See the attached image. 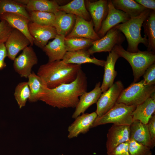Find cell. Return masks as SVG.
<instances>
[{"instance_id":"obj_17","label":"cell","mask_w":155,"mask_h":155,"mask_svg":"<svg viewBox=\"0 0 155 155\" xmlns=\"http://www.w3.org/2000/svg\"><path fill=\"white\" fill-rule=\"evenodd\" d=\"M0 20L5 21L13 28L22 32L30 40V45H33L34 39L30 35L28 27L30 22L29 19L19 13L6 12L0 16Z\"/></svg>"},{"instance_id":"obj_22","label":"cell","mask_w":155,"mask_h":155,"mask_svg":"<svg viewBox=\"0 0 155 155\" xmlns=\"http://www.w3.org/2000/svg\"><path fill=\"white\" fill-rule=\"evenodd\" d=\"M129 138L150 149L154 147L152 142L148 124L139 121H133L130 125Z\"/></svg>"},{"instance_id":"obj_27","label":"cell","mask_w":155,"mask_h":155,"mask_svg":"<svg viewBox=\"0 0 155 155\" xmlns=\"http://www.w3.org/2000/svg\"><path fill=\"white\" fill-rule=\"evenodd\" d=\"M59 10L78 16L88 21L91 20L84 0H73L66 4L59 6Z\"/></svg>"},{"instance_id":"obj_19","label":"cell","mask_w":155,"mask_h":155,"mask_svg":"<svg viewBox=\"0 0 155 155\" xmlns=\"http://www.w3.org/2000/svg\"><path fill=\"white\" fill-rule=\"evenodd\" d=\"M91 55L87 49L67 51L62 60L67 64L81 65L86 63H91L104 67L105 61L92 57Z\"/></svg>"},{"instance_id":"obj_4","label":"cell","mask_w":155,"mask_h":155,"mask_svg":"<svg viewBox=\"0 0 155 155\" xmlns=\"http://www.w3.org/2000/svg\"><path fill=\"white\" fill-rule=\"evenodd\" d=\"M113 49L119 57L123 58L131 67L134 76L133 83L136 82L142 76L147 68L155 63L154 52L148 51L133 53L125 50L121 45H116Z\"/></svg>"},{"instance_id":"obj_31","label":"cell","mask_w":155,"mask_h":155,"mask_svg":"<svg viewBox=\"0 0 155 155\" xmlns=\"http://www.w3.org/2000/svg\"><path fill=\"white\" fill-rule=\"evenodd\" d=\"M94 41L90 39L81 37L65 38V44L67 51H74L87 49L92 46Z\"/></svg>"},{"instance_id":"obj_12","label":"cell","mask_w":155,"mask_h":155,"mask_svg":"<svg viewBox=\"0 0 155 155\" xmlns=\"http://www.w3.org/2000/svg\"><path fill=\"white\" fill-rule=\"evenodd\" d=\"M5 45L7 51V57L13 61L18 53L30 45V42L24 34L13 28Z\"/></svg>"},{"instance_id":"obj_9","label":"cell","mask_w":155,"mask_h":155,"mask_svg":"<svg viewBox=\"0 0 155 155\" xmlns=\"http://www.w3.org/2000/svg\"><path fill=\"white\" fill-rule=\"evenodd\" d=\"M38 59L32 46L25 48L22 52L13 60L15 71L21 77L28 78L32 73L33 67L37 64Z\"/></svg>"},{"instance_id":"obj_40","label":"cell","mask_w":155,"mask_h":155,"mask_svg":"<svg viewBox=\"0 0 155 155\" xmlns=\"http://www.w3.org/2000/svg\"><path fill=\"white\" fill-rule=\"evenodd\" d=\"M135 1L146 9L155 10V0H135Z\"/></svg>"},{"instance_id":"obj_18","label":"cell","mask_w":155,"mask_h":155,"mask_svg":"<svg viewBox=\"0 0 155 155\" xmlns=\"http://www.w3.org/2000/svg\"><path fill=\"white\" fill-rule=\"evenodd\" d=\"M100 82L97 83L94 89L90 92L84 93L80 97L72 117L75 119L83 114L91 105L96 103L102 93Z\"/></svg>"},{"instance_id":"obj_30","label":"cell","mask_w":155,"mask_h":155,"mask_svg":"<svg viewBox=\"0 0 155 155\" xmlns=\"http://www.w3.org/2000/svg\"><path fill=\"white\" fill-rule=\"evenodd\" d=\"M6 12L19 13L30 20L26 5L18 2L16 0H0V16Z\"/></svg>"},{"instance_id":"obj_23","label":"cell","mask_w":155,"mask_h":155,"mask_svg":"<svg viewBox=\"0 0 155 155\" xmlns=\"http://www.w3.org/2000/svg\"><path fill=\"white\" fill-rule=\"evenodd\" d=\"M155 111L154 93L144 102L136 106L132 113L133 120L139 121L144 124H147Z\"/></svg>"},{"instance_id":"obj_5","label":"cell","mask_w":155,"mask_h":155,"mask_svg":"<svg viewBox=\"0 0 155 155\" xmlns=\"http://www.w3.org/2000/svg\"><path fill=\"white\" fill-rule=\"evenodd\" d=\"M136 106H128L122 103H117L106 113L97 117L92 128L109 123L116 125H130L133 121L132 113Z\"/></svg>"},{"instance_id":"obj_26","label":"cell","mask_w":155,"mask_h":155,"mask_svg":"<svg viewBox=\"0 0 155 155\" xmlns=\"http://www.w3.org/2000/svg\"><path fill=\"white\" fill-rule=\"evenodd\" d=\"M111 2L117 9L126 13L130 18L137 16L146 9L133 0H112Z\"/></svg>"},{"instance_id":"obj_32","label":"cell","mask_w":155,"mask_h":155,"mask_svg":"<svg viewBox=\"0 0 155 155\" xmlns=\"http://www.w3.org/2000/svg\"><path fill=\"white\" fill-rule=\"evenodd\" d=\"M29 12L30 21L42 26H53L55 18L54 13L38 11Z\"/></svg>"},{"instance_id":"obj_28","label":"cell","mask_w":155,"mask_h":155,"mask_svg":"<svg viewBox=\"0 0 155 155\" xmlns=\"http://www.w3.org/2000/svg\"><path fill=\"white\" fill-rule=\"evenodd\" d=\"M59 6L57 2L54 0H28L26 7L29 11H38L55 14L59 11Z\"/></svg>"},{"instance_id":"obj_33","label":"cell","mask_w":155,"mask_h":155,"mask_svg":"<svg viewBox=\"0 0 155 155\" xmlns=\"http://www.w3.org/2000/svg\"><path fill=\"white\" fill-rule=\"evenodd\" d=\"M14 95L19 108H21L24 106L30 96L28 82L19 83L15 88Z\"/></svg>"},{"instance_id":"obj_24","label":"cell","mask_w":155,"mask_h":155,"mask_svg":"<svg viewBox=\"0 0 155 155\" xmlns=\"http://www.w3.org/2000/svg\"><path fill=\"white\" fill-rule=\"evenodd\" d=\"M53 27L58 35L65 37L72 29L75 22L76 16L59 11L55 14Z\"/></svg>"},{"instance_id":"obj_25","label":"cell","mask_w":155,"mask_h":155,"mask_svg":"<svg viewBox=\"0 0 155 155\" xmlns=\"http://www.w3.org/2000/svg\"><path fill=\"white\" fill-rule=\"evenodd\" d=\"M28 78L30 91L28 100L30 102H36L44 94L48 88L42 79L34 72H32Z\"/></svg>"},{"instance_id":"obj_39","label":"cell","mask_w":155,"mask_h":155,"mask_svg":"<svg viewBox=\"0 0 155 155\" xmlns=\"http://www.w3.org/2000/svg\"><path fill=\"white\" fill-rule=\"evenodd\" d=\"M7 56V51L5 43L0 44V70L3 69L6 66L5 59Z\"/></svg>"},{"instance_id":"obj_35","label":"cell","mask_w":155,"mask_h":155,"mask_svg":"<svg viewBox=\"0 0 155 155\" xmlns=\"http://www.w3.org/2000/svg\"><path fill=\"white\" fill-rule=\"evenodd\" d=\"M13 28L5 21H0V44L6 42Z\"/></svg>"},{"instance_id":"obj_21","label":"cell","mask_w":155,"mask_h":155,"mask_svg":"<svg viewBox=\"0 0 155 155\" xmlns=\"http://www.w3.org/2000/svg\"><path fill=\"white\" fill-rule=\"evenodd\" d=\"M119 57L113 49L109 52L104 66V73L100 86L102 93L107 90L114 83L115 79L117 75V72L115 69V65Z\"/></svg>"},{"instance_id":"obj_38","label":"cell","mask_w":155,"mask_h":155,"mask_svg":"<svg viewBox=\"0 0 155 155\" xmlns=\"http://www.w3.org/2000/svg\"><path fill=\"white\" fill-rule=\"evenodd\" d=\"M149 131L152 143L155 145V115H154L150 119L147 124Z\"/></svg>"},{"instance_id":"obj_2","label":"cell","mask_w":155,"mask_h":155,"mask_svg":"<svg viewBox=\"0 0 155 155\" xmlns=\"http://www.w3.org/2000/svg\"><path fill=\"white\" fill-rule=\"evenodd\" d=\"M81 69V65L67 64L60 60L40 65L37 74L48 88L52 89L74 81Z\"/></svg>"},{"instance_id":"obj_7","label":"cell","mask_w":155,"mask_h":155,"mask_svg":"<svg viewBox=\"0 0 155 155\" xmlns=\"http://www.w3.org/2000/svg\"><path fill=\"white\" fill-rule=\"evenodd\" d=\"M125 40L124 36L117 28L113 27L100 39L94 41L87 50L89 53L102 52H110L116 45H121Z\"/></svg>"},{"instance_id":"obj_11","label":"cell","mask_w":155,"mask_h":155,"mask_svg":"<svg viewBox=\"0 0 155 155\" xmlns=\"http://www.w3.org/2000/svg\"><path fill=\"white\" fill-rule=\"evenodd\" d=\"M28 27L30 33L34 39V44L42 49L49 40L54 38L57 35L53 26H42L30 21Z\"/></svg>"},{"instance_id":"obj_37","label":"cell","mask_w":155,"mask_h":155,"mask_svg":"<svg viewBox=\"0 0 155 155\" xmlns=\"http://www.w3.org/2000/svg\"><path fill=\"white\" fill-rule=\"evenodd\" d=\"M107 155H130L129 151V141L123 143L116 146Z\"/></svg>"},{"instance_id":"obj_3","label":"cell","mask_w":155,"mask_h":155,"mask_svg":"<svg viewBox=\"0 0 155 155\" xmlns=\"http://www.w3.org/2000/svg\"><path fill=\"white\" fill-rule=\"evenodd\" d=\"M151 10L146 9L137 16L131 18L126 22L114 27L123 33L126 38L128 43L127 51L133 53L139 51L138 46L140 43L147 47L148 42L147 37L145 36L142 37L141 32L143 23Z\"/></svg>"},{"instance_id":"obj_10","label":"cell","mask_w":155,"mask_h":155,"mask_svg":"<svg viewBox=\"0 0 155 155\" xmlns=\"http://www.w3.org/2000/svg\"><path fill=\"white\" fill-rule=\"evenodd\" d=\"M108 11L107 15L102 22L101 27L97 33L101 38L111 28L120 23H124L131 18L125 13L117 9L114 7L111 0H108Z\"/></svg>"},{"instance_id":"obj_1","label":"cell","mask_w":155,"mask_h":155,"mask_svg":"<svg viewBox=\"0 0 155 155\" xmlns=\"http://www.w3.org/2000/svg\"><path fill=\"white\" fill-rule=\"evenodd\" d=\"M87 88V77L81 69L74 81L55 88H48L39 100L59 108H75Z\"/></svg>"},{"instance_id":"obj_6","label":"cell","mask_w":155,"mask_h":155,"mask_svg":"<svg viewBox=\"0 0 155 155\" xmlns=\"http://www.w3.org/2000/svg\"><path fill=\"white\" fill-rule=\"evenodd\" d=\"M155 85L145 84L143 80L131 84L123 89L119 96L117 103H122L128 106H137L146 100L155 93Z\"/></svg>"},{"instance_id":"obj_29","label":"cell","mask_w":155,"mask_h":155,"mask_svg":"<svg viewBox=\"0 0 155 155\" xmlns=\"http://www.w3.org/2000/svg\"><path fill=\"white\" fill-rule=\"evenodd\" d=\"M142 26L145 36L148 37L147 51H155V10H151L149 15L143 22Z\"/></svg>"},{"instance_id":"obj_16","label":"cell","mask_w":155,"mask_h":155,"mask_svg":"<svg viewBox=\"0 0 155 155\" xmlns=\"http://www.w3.org/2000/svg\"><path fill=\"white\" fill-rule=\"evenodd\" d=\"M76 16L74 26L71 31L65 38L81 37L90 39L94 41L100 38L94 30L92 20L88 21L81 17Z\"/></svg>"},{"instance_id":"obj_34","label":"cell","mask_w":155,"mask_h":155,"mask_svg":"<svg viewBox=\"0 0 155 155\" xmlns=\"http://www.w3.org/2000/svg\"><path fill=\"white\" fill-rule=\"evenodd\" d=\"M150 148L132 139L129 141V151L130 155H152Z\"/></svg>"},{"instance_id":"obj_8","label":"cell","mask_w":155,"mask_h":155,"mask_svg":"<svg viewBox=\"0 0 155 155\" xmlns=\"http://www.w3.org/2000/svg\"><path fill=\"white\" fill-rule=\"evenodd\" d=\"M124 89L120 81H116L107 90L103 92L97 102L96 112L98 117L104 115L116 103L117 100Z\"/></svg>"},{"instance_id":"obj_36","label":"cell","mask_w":155,"mask_h":155,"mask_svg":"<svg viewBox=\"0 0 155 155\" xmlns=\"http://www.w3.org/2000/svg\"><path fill=\"white\" fill-rule=\"evenodd\" d=\"M145 84L153 85L155 84V63L150 66L146 69L143 75Z\"/></svg>"},{"instance_id":"obj_20","label":"cell","mask_w":155,"mask_h":155,"mask_svg":"<svg viewBox=\"0 0 155 155\" xmlns=\"http://www.w3.org/2000/svg\"><path fill=\"white\" fill-rule=\"evenodd\" d=\"M65 37L57 34L54 39L42 49L48 57V62L62 60L67 51L65 44Z\"/></svg>"},{"instance_id":"obj_13","label":"cell","mask_w":155,"mask_h":155,"mask_svg":"<svg viewBox=\"0 0 155 155\" xmlns=\"http://www.w3.org/2000/svg\"><path fill=\"white\" fill-rule=\"evenodd\" d=\"M96 112L90 113H83L78 117L68 127L67 137L69 139L78 137L81 134H85L92 128L97 117Z\"/></svg>"},{"instance_id":"obj_15","label":"cell","mask_w":155,"mask_h":155,"mask_svg":"<svg viewBox=\"0 0 155 155\" xmlns=\"http://www.w3.org/2000/svg\"><path fill=\"white\" fill-rule=\"evenodd\" d=\"M86 2L94 24V30L97 33L108 14V0H99L94 2L87 1Z\"/></svg>"},{"instance_id":"obj_14","label":"cell","mask_w":155,"mask_h":155,"mask_svg":"<svg viewBox=\"0 0 155 155\" xmlns=\"http://www.w3.org/2000/svg\"><path fill=\"white\" fill-rule=\"evenodd\" d=\"M129 125H113L107 135V152L111 151L119 144L129 141Z\"/></svg>"}]
</instances>
